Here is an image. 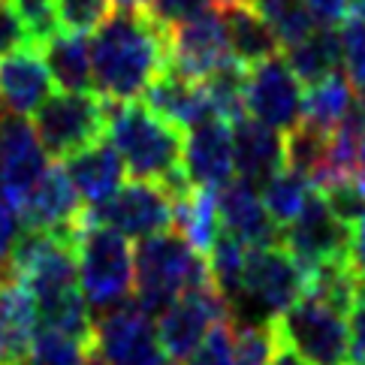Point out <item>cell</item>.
I'll use <instances>...</instances> for the list:
<instances>
[{"mask_svg":"<svg viewBox=\"0 0 365 365\" xmlns=\"http://www.w3.org/2000/svg\"><path fill=\"white\" fill-rule=\"evenodd\" d=\"M40 326L34 293L19 278L0 284V365H24Z\"/></svg>","mask_w":365,"mask_h":365,"instance_id":"ffe728a7","label":"cell"},{"mask_svg":"<svg viewBox=\"0 0 365 365\" xmlns=\"http://www.w3.org/2000/svg\"><path fill=\"white\" fill-rule=\"evenodd\" d=\"M329 158H332V130L302 118L284 133V166L308 175L314 181V187L320 185L326 169H329Z\"/></svg>","mask_w":365,"mask_h":365,"instance_id":"484cf974","label":"cell"},{"mask_svg":"<svg viewBox=\"0 0 365 365\" xmlns=\"http://www.w3.org/2000/svg\"><path fill=\"white\" fill-rule=\"evenodd\" d=\"M21 215L19 205L12 202L6 193H0V259H9L12 247H16L19 236H21Z\"/></svg>","mask_w":365,"mask_h":365,"instance_id":"b9f144b4","label":"cell"},{"mask_svg":"<svg viewBox=\"0 0 365 365\" xmlns=\"http://www.w3.org/2000/svg\"><path fill=\"white\" fill-rule=\"evenodd\" d=\"M48 169V154L40 145L34 124L24 115H0V193L21 205Z\"/></svg>","mask_w":365,"mask_h":365,"instance_id":"4fadbf2b","label":"cell"},{"mask_svg":"<svg viewBox=\"0 0 365 365\" xmlns=\"http://www.w3.org/2000/svg\"><path fill=\"white\" fill-rule=\"evenodd\" d=\"M350 239H354V230L332 215L317 187L311 190L302 212L281 227V245L308 272L326 263H338V259H350Z\"/></svg>","mask_w":365,"mask_h":365,"instance_id":"8fae6325","label":"cell"},{"mask_svg":"<svg viewBox=\"0 0 365 365\" xmlns=\"http://www.w3.org/2000/svg\"><path fill=\"white\" fill-rule=\"evenodd\" d=\"M236 362V326L232 320L217 323L205 341L187 356V365H232Z\"/></svg>","mask_w":365,"mask_h":365,"instance_id":"74e56055","label":"cell"},{"mask_svg":"<svg viewBox=\"0 0 365 365\" xmlns=\"http://www.w3.org/2000/svg\"><path fill=\"white\" fill-rule=\"evenodd\" d=\"M115 0H55L61 31L70 34H94L112 16Z\"/></svg>","mask_w":365,"mask_h":365,"instance_id":"836d02e7","label":"cell"},{"mask_svg":"<svg viewBox=\"0 0 365 365\" xmlns=\"http://www.w3.org/2000/svg\"><path fill=\"white\" fill-rule=\"evenodd\" d=\"M82 212H85V200L73 187L67 169L58 163H48L43 178L36 181V187L19 205L24 230L58 232V236H70V239H76V232H79Z\"/></svg>","mask_w":365,"mask_h":365,"instance_id":"5bb4252c","label":"cell"},{"mask_svg":"<svg viewBox=\"0 0 365 365\" xmlns=\"http://www.w3.org/2000/svg\"><path fill=\"white\" fill-rule=\"evenodd\" d=\"M215 193H217L220 227H224L230 236H236L247 247L281 245V227L266 212L263 200H259V187L254 181L232 175L227 185H220Z\"/></svg>","mask_w":365,"mask_h":365,"instance_id":"e0dca14e","label":"cell"},{"mask_svg":"<svg viewBox=\"0 0 365 365\" xmlns=\"http://www.w3.org/2000/svg\"><path fill=\"white\" fill-rule=\"evenodd\" d=\"M16 9L21 12L24 24L31 31V40L36 48H43L51 36L61 34L58 24V12H55V0H12Z\"/></svg>","mask_w":365,"mask_h":365,"instance_id":"f35d334b","label":"cell"},{"mask_svg":"<svg viewBox=\"0 0 365 365\" xmlns=\"http://www.w3.org/2000/svg\"><path fill=\"white\" fill-rule=\"evenodd\" d=\"M220 6H232V4H247V0H217Z\"/></svg>","mask_w":365,"mask_h":365,"instance_id":"681fc988","label":"cell"},{"mask_svg":"<svg viewBox=\"0 0 365 365\" xmlns=\"http://www.w3.org/2000/svg\"><path fill=\"white\" fill-rule=\"evenodd\" d=\"M308 290V269L287 251L284 245L247 247L242 269V290L232 305V314L245 305L259 323H272Z\"/></svg>","mask_w":365,"mask_h":365,"instance_id":"8992f818","label":"cell"},{"mask_svg":"<svg viewBox=\"0 0 365 365\" xmlns=\"http://www.w3.org/2000/svg\"><path fill=\"white\" fill-rule=\"evenodd\" d=\"M55 94V79L40 48H21L0 61V106L12 115H34Z\"/></svg>","mask_w":365,"mask_h":365,"instance_id":"ac0fdd59","label":"cell"},{"mask_svg":"<svg viewBox=\"0 0 365 365\" xmlns=\"http://www.w3.org/2000/svg\"><path fill=\"white\" fill-rule=\"evenodd\" d=\"M272 365H311V362H305L290 344H284L281 338H278V347H275V356H272Z\"/></svg>","mask_w":365,"mask_h":365,"instance_id":"f6af8a7d","label":"cell"},{"mask_svg":"<svg viewBox=\"0 0 365 365\" xmlns=\"http://www.w3.org/2000/svg\"><path fill=\"white\" fill-rule=\"evenodd\" d=\"M354 82L347 79L344 70H335L323 82L308 85L302 100V118L314 121L326 130H335L344 121V115L354 109Z\"/></svg>","mask_w":365,"mask_h":365,"instance_id":"83f0119b","label":"cell"},{"mask_svg":"<svg viewBox=\"0 0 365 365\" xmlns=\"http://www.w3.org/2000/svg\"><path fill=\"white\" fill-rule=\"evenodd\" d=\"M227 58V28L217 9L169 31V70L187 76V79H205Z\"/></svg>","mask_w":365,"mask_h":365,"instance_id":"2e32d148","label":"cell"},{"mask_svg":"<svg viewBox=\"0 0 365 365\" xmlns=\"http://www.w3.org/2000/svg\"><path fill=\"white\" fill-rule=\"evenodd\" d=\"M338 308L317 293L305 290L296 302L272 320L275 335L290 344L311 365H347L350 362V326Z\"/></svg>","mask_w":365,"mask_h":365,"instance_id":"5b68a950","label":"cell"},{"mask_svg":"<svg viewBox=\"0 0 365 365\" xmlns=\"http://www.w3.org/2000/svg\"><path fill=\"white\" fill-rule=\"evenodd\" d=\"M173 202H175V230L200 254H208L215 239L220 236V230H224L217 215V193L212 187H190Z\"/></svg>","mask_w":365,"mask_h":365,"instance_id":"4316f807","label":"cell"},{"mask_svg":"<svg viewBox=\"0 0 365 365\" xmlns=\"http://www.w3.org/2000/svg\"><path fill=\"white\" fill-rule=\"evenodd\" d=\"M350 266L365 278V217L354 227V239H350Z\"/></svg>","mask_w":365,"mask_h":365,"instance_id":"ee69618b","label":"cell"},{"mask_svg":"<svg viewBox=\"0 0 365 365\" xmlns=\"http://www.w3.org/2000/svg\"><path fill=\"white\" fill-rule=\"evenodd\" d=\"M347 326H350V362L347 365H365V278L359 281Z\"/></svg>","mask_w":365,"mask_h":365,"instance_id":"60d3db41","label":"cell"},{"mask_svg":"<svg viewBox=\"0 0 365 365\" xmlns=\"http://www.w3.org/2000/svg\"><path fill=\"white\" fill-rule=\"evenodd\" d=\"M142 103L181 130H190L205 118H215L212 103H208L202 91V82L187 79V76H181L169 67L148 85V91L142 94Z\"/></svg>","mask_w":365,"mask_h":365,"instance_id":"d6986e66","label":"cell"},{"mask_svg":"<svg viewBox=\"0 0 365 365\" xmlns=\"http://www.w3.org/2000/svg\"><path fill=\"white\" fill-rule=\"evenodd\" d=\"M359 178H362V185H365V158H362V169H359Z\"/></svg>","mask_w":365,"mask_h":365,"instance_id":"f907efd6","label":"cell"},{"mask_svg":"<svg viewBox=\"0 0 365 365\" xmlns=\"http://www.w3.org/2000/svg\"><path fill=\"white\" fill-rule=\"evenodd\" d=\"M63 169H67L73 187L79 190L85 205H97L103 200H109L124 185V175H127L121 154L106 139H97L88 148L70 154L63 160Z\"/></svg>","mask_w":365,"mask_h":365,"instance_id":"44dd1931","label":"cell"},{"mask_svg":"<svg viewBox=\"0 0 365 365\" xmlns=\"http://www.w3.org/2000/svg\"><path fill=\"white\" fill-rule=\"evenodd\" d=\"M82 224H103L118 230L127 239H148L154 232L175 227V202L163 190L160 181H139L121 185L109 200L85 205Z\"/></svg>","mask_w":365,"mask_h":365,"instance_id":"ba28073f","label":"cell"},{"mask_svg":"<svg viewBox=\"0 0 365 365\" xmlns=\"http://www.w3.org/2000/svg\"><path fill=\"white\" fill-rule=\"evenodd\" d=\"M350 4L354 0H302L305 12L314 19L317 28H338L347 19Z\"/></svg>","mask_w":365,"mask_h":365,"instance_id":"7bdbcfd3","label":"cell"},{"mask_svg":"<svg viewBox=\"0 0 365 365\" xmlns=\"http://www.w3.org/2000/svg\"><path fill=\"white\" fill-rule=\"evenodd\" d=\"M91 341H82L70 332L51 329V326H36V335L31 341V354L24 365H82Z\"/></svg>","mask_w":365,"mask_h":365,"instance_id":"1f68e13d","label":"cell"},{"mask_svg":"<svg viewBox=\"0 0 365 365\" xmlns=\"http://www.w3.org/2000/svg\"><path fill=\"white\" fill-rule=\"evenodd\" d=\"M224 16V28H227V43H230V55L236 58L245 67H254L259 61H269L278 55V34L275 28L259 16L251 4H232L220 9Z\"/></svg>","mask_w":365,"mask_h":365,"instance_id":"603a6c76","label":"cell"},{"mask_svg":"<svg viewBox=\"0 0 365 365\" xmlns=\"http://www.w3.org/2000/svg\"><path fill=\"white\" fill-rule=\"evenodd\" d=\"M106 133L121 154L127 175L139 181H166L181 169L185 136L181 127L160 118L145 103L106 100Z\"/></svg>","mask_w":365,"mask_h":365,"instance_id":"7a4b0ae2","label":"cell"},{"mask_svg":"<svg viewBox=\"0 0 365 365\" xmlns=\"http://www.w3.org/2000/svg\"><path fill=\"white\" fill-rule=\"evenodd\" d=\"M51 70V79L63 91H94V76H91V43L85 34L61 31L40 48Z\"/></svg>","mask_w":365,"mask_h":365,"instance_id":"d4e9b609","label":"cell"},{"mask_svg":"<svg viewBox=\"0 0 365 365\" xmlns=\"http://www.w3.org/2000/svg\"><path fill=\"white\" fill-rule=\"evenodd\" d=\"M82 365H106V362H103V356L94 350V344H91V347H88V354H85V359H82Z\"/></svg>","mask_w":365,"mask_h":365,"instance_id":"bcb514c9","label":"cell"},{"mask_svg":"<svg viewBox=\"0 0 365 365\" xmlns=\"http://www.w3.org/2000/svg\"><path fill=\"white\" fill-rule=\"evenodd\" d=\"M34 130L48 158L67 160L106 133V100L97 91H61L34 112Z\"/></svg>","mask_w":365,"mask_h":365,"instance_id":"52a82bcc","label":"cell"},{"mask_svg":"<svg viewBox=\"0 0 365 365\" xmlns=\"http://www.w3.org/2000/svg\"><path fill=\"white\" fill-rule=\"evenodd\" d=\"M341 51H344V73L354 88L365 85V0L350 4L347 19L341 21Z\"/></svg>","mask_w":365,"mask_h":365,"instance_id":"d6a6232c","label":"cell"},{"mask_svg":"<svg viewBox=\"0 0 365 365\" xmlns=\"http://www.w3.org/2000/svg\"><path fill=\"white\" fill-rule=\"evenodd\" d=\"M181 173L193 187H212L236 175V154H232V124L224 118H205L190 127L181 151Z\"/></svg>","mask_w":365,"mask_h":365,"instance_id":"9a60e30c","label":"cell"},{"mask_svg":"<svg viewBox=\"0 0 365 365\" xmlns=\"http://www.w3.org/2000/svg\"><path fill=\"white\" fill-rule=\"evenodd\" d=\"M287 63L302 79V85H317L335 70H344V51L338 28H314L305 40L287 46Z\"/></svg>","mask_w":365,"mask_h":365,"instance_id":"cb8c5ba5","label":"cell"},{"mask_svg":"<svg viewBox=\"0 0 365 365\" xmlns=\"http://www.w3.org/2000/svg\"><path fill=\"white\" fill-rule=\"evenodd\" d=\"M166 365H175V362H173V359H169V362H166Z\"/></svg>","mask_w":365,"mask_h":365,"instance_id":"816d5d0a","label":"cell"},{"mask_svg":"<svg viewBox=\"0 0 365 365\" xmlns=\"http://www.w3.org/2000/svg\"><path fill=\"white\" fill-rule=\"evenodd\" d=\"M169 67V34L142 9H118L91 40V76L103 100L127 103Z\"/></svg>","mask_w":365,"mask_h":365,"instance_id":"6da1fadb","label":"cell"},{"mask_svg":"<svg viewBox=\"0 0 365 365\" xmlns=\"http://www.w3.org/2000/svg\"><path fill=\"white\" fill-rule=\"evenodd\" d=\"M202 82V91L208 103H212V112L217 115V118L224 121H239L245 118V88H247V67L245 63H239L236 58H227L220 61L217 67L205 76Z\"/></svg>","mask_w":365,"mask_h":365,"instance_id":"f1b7e54d","label":"cell"},{"mask_svg":"<svg viewBox=\"0 0 365 365\" xmlns=\"http://www.w3.org/2000/svg\"><path fill=\"white\" fill-rule=\"evenodd\" d=\"M205 281H215L205 254H200L175 227L139 239L133 251V299L151 317H160L181 293Z\"/></svg>","mask_w":365,"mask_h":365,"instance_id":"3957f363","label":"cell"},{"mask_svg":"<svg viewBox=\"0 0 365 365\" xmlns=\"http://www.w3.org/2000/svg\"><path fill=\"white\" fill-rule=\"evenodd\" d=\"M79 287L91 311H106L133 296V247L118 230L82 224L76 232Z\"/></svg>","mask_w":365,"mask_h":365,"instance_id":"277c9868","label":"cell"},{"mask_svg":"<svg viewBox=\"0 0 365 365\" xmlns=\"http://www.w3.org/2000/svg\"><path fill=\"white\" fill-rule=\"evenodd\" d=\"M356 106H359L362 118H365V85H362V88H356Z\"/></svg>","mask_w":365,"mask_h":365,"instance_id":"c3c4849f","label":"cell"},{"mask_svg":"<svg viewBox=\"0 0 365 365\" xmlns=\"http://www.w3.org/2000/svg\"><path fill=\"white\" fill-rule=\"evenodd\" d=\"M115 4H121L124 9H142V4H145V0H115Z\"/></svg>","mask_w":365,"mask_h":365,"instance_id":"7dc6e473","label":"cell"},{"mask_svg":"<svg viewBox=\"0 0 365 365\" xmlns=\"http://www.w3.org/2000/svg\"><path fill=\"white\" fill-rule=\"evenodd\" d=\"M245 254H247V245L239 242L236 236H230L227 230H220V236L215 239L212 251L205 254L208 259V272L217 284V290L227 296L230 311L236 305L239 290H242V269H245Z\"/></svg>","mask_w":365,"mask_h":365,"instance_id":"4dcf8cb0","label":"cell"},{"mask_svg":"<svg viewBox=\"0 0 365 365\" xmlns=\"http://www.w3.org/2000/svg\"><path fill=\"white\" fill-rule=\"evenodd\" d=\"M28 46H34V40H31V31L21 19V12L16 9L12 0H0V61Z\"/></svg>","mask_w":365,"mask_h":365,"instance_id":"ab89813d","label":"cell"},{"mask_svg":"<svg viewBox=\"0 0 365 365\" xmlns=\"http://www.w3.org/2000/svg\"><path fill=\"white\" fill-rule=\"evenodd\" d=\"M232 154H236V173L259 187L284 169V136L275 127L245 115L232 121Z\"/></svg>","mask_w":365,"mask_h":365,"instance_id":"7402d4cb","label":"cell"},{"mask_svg":"<svg viewBox=\"0 0 365 365\" xmlns=\"http://www.w3.org/2000/svg\"><path fill=\"white\" fill-rule=\"evenodd\" d=\"M224 320H232V311L217 284L205 281L200 287H190L158 317V338L163 354L173 362L187 359L205 341V335Z\"/></svg>","mask_w":365,"mask_h":365,"instance_id":"30bf717a","label":"cell"},{"mask_svg":"<svg viewBox=\"0 0 365 365\" xmlns=\"http://www.w3.org/2000/svg\"><path fill=\"white\" fill-rule=\"evenodd\" d=\"M311 190H314V181L302 173H296L290 166H284L259 185V200H263L272 220H275L278 227H287L299 212H302Z\"/></svg>","mask_w":365,"mask_h":365,"instance_id":"f546056e","label":"cell"},{"mask_svg":"<svg viewBox=\"0 0 365 365\" xmlns=\"http://www.w3.org/2000/svg\"><path fill=\"white\" fill-rule=\"evenodd\" d=\"M94 350L106 365H166L158 323L133 296L94 317Z\"/></svg>","mask_w":365,"mask_h":365,"instance_id":"9c48e42d","label":"cell"},{"mask_svg":"<svg viewBox=\"0 0 365 365\" xmlns=\"http://www.w3.org/2000/svg\"><path fill=\"white\" fill-rule=\"evenodd\" d=\"M305 85L287 63V58L275 55L247 67L245 88V112L275 130H290L302 121Z\"/></svg>","mask_w":365,"mask_h":365,"instance_id":"7c38bea8","label":"cell"},{"mask_svg":"<svg viewBox=\"0 0 365 365\" xmlns=\"http://www.w3.org/2000/svg\"><path fill=\"white\" fill-rule=\"evenodd\" d=\"M212 9H215L212 0H145V4H142V12L166 34L178 28V24L205 16V12H212Z\"/></svg>","mask_w":365,"mask_h":365,"instance_id":"8d00e7d4","label":"cell"},{"mask_svg":"<svg viewBox=\"0 0 365 365\" xmlns=\"http://www.w3.org/2000/svg\"><path fill=\"white\" fill-rule=\"evenodd\" d=\"M278 335L272 323H245L236 329V362L232 365H272Z\"/></svg>","mask_w":365,"mask_h":365,"instance_id":"d590c367","label":"cell"},{"mask_svg":"<svg viewBox=\"0 0 365 365\" xmlns=\"http://www.w3.org/2000/svg\"><path fill=\"white\" fill-rule=\"evenodd\" d=\"M323 193L326 205L332 208V215L354 230L359 220L365 217V185L362 178H338L329 181V185L317 187Z\"/></svg>","mask_w":365,"mask_h":365,"instance_id":"e575fe53","label":"cell"}]
</instances>
